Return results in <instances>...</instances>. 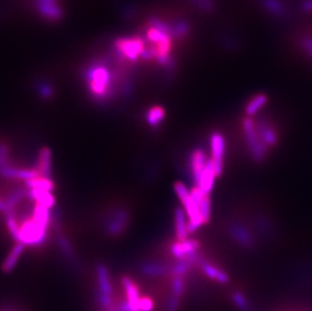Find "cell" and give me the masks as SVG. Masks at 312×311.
Instances as JSON below:
<instances>
[{
    "label": "cell",
    "instance_id": "obj_1",
    "mask_svg": "<svg viewBox=\"0 0 312 311\" xmlns=\"http://www.w3.org/2000/svg\"><path fill=\"white\" fill-rule=\"evenodd\" d=\"M174 191L182 204V208L186 212L188 218V232L189 235L197 231L204 223L199 211V205L193 200L190 194V189L188 187L178 181L174 184Z\"/></svg>",
    "mask_w": 312,
    "mask_h": 311
},
{
    "label": "cell",
    "instance_id": "obj_2",
    "mask_svg": "<svg viewBox=\"0 0 312 311\" xmlns=\"http://www.w3.org/2000/svg\"><path fill=\"white\" fill-rule=\"evenodd\" d=\"M243 131L252 159L257 163L262 162L266 158L268 147L262 141L252 117L246 116L243 119Z\"/></svg>",
    "mask_w": 312,
    "mask_h": 311
},
{
    "label": "cell",
    "instance_id": "obj_3",
    "mask_svg": "<svg viewBox=\"0 0 312 311\" xmlns=\"http://www.w3.org/2000/svg\"><path fill=\"white\" fill-rule=\"evenodd\" d=\"M48 229L33 217L27 218L23 224H20V238L18 243L25 247H40L48 238Z\"/></svg>",
    "mask_w": 312,
    "mask_h": 311
},
{
    "label": "cell",
    "instance_id": "obj_4",
    "mask_svg": "<svg viewBox=\"0 0 312 311\" xmlns=\"http://www.w3.org/2000/svg\"><path fill=\"white\" fill-rule=\"evenodd\" d=\"M210 146V161L213 165V169L216 177H220L223 173L224 156L226 150V141L223 134L219 131H214L209 137Z\"/></svg>",
    "mask_w": 312,
    "mask_h": 311
},
{
    "label": "cell",
    "instance_id": "obj_5",
    "mask_svg": "<svg viewBox=\"0 0 312 311\" xmlns=\"http://www.w3.org/2000/svg\"><path fill=\"white\" fill-rule=\"evenodd\" d=\"M129 214L125 208L113 210L105 223V231L110 237H118L127 227Z\"/></svg>",
    "mask_w": 312,
    "mask_h": 311
},
{
    "label": "cell",
    "instance_id": "obj_6",
    "mask_svg": "<svg viewBox=\"0 0 312 311\" xmlns=\"http://www.w3.org/2000/svg\"><path fill=\"white\" fill-rule=\"evenodd\" d=\"M208 160H209V157L202 147H197L193 149L192 152L190 153L188 166H189V171L194 181V185L198 182L204 168L206 167Z\"/></svg>",
    "mask_w": 312,
    "mask_h": 311
},
{
    "label": "cell",
    "instance_id": "obj_7",
    "mask_svg": "<svg viewBox=\"0 0 312 311\" xmlns=\"http://www.w3.org/2000/svg\"><path fill=\"white\" fill-rule=\"evenodd\" d=\"M200 244L197 240L187 239L184 241L175 242L171 246V254L178 260L192 258L198 255Z\"/></svg>",
    "mask_w": 312,
    "mask_h": 311
},
{
    "label": "cell",
    "instance_id": "obj_8",
    "mask_svg": "<svg viewBox=\"0 0 312 311\" xmlns=\"http://www.w3.org/2000/svg\"><path fill=\"white\" fill-rule=\"evenodd\" d=\"M216 175L213 169V165L210 161V158L206 164V167L204 168L198 182L194 185L197 186L205 195H210V193L213 190L215 180H216Z\"/></svg>",
    "mask_w": 312,
    "mask_h": 311
},
{
    "label": "cell",
    "instance_id": "obj_9",
    "mask_svg": "<svg viewBox=\"0 0 312 311\" xmlns=\"http://www.w3.org/2000/svg\"><path fill=\"white\" fill-rule=\"evenodd\" d=\"M229 234L232 239L242 247L250 249L254 246V239L251 231L241 223H232L229 228Z\"/></svg>",
    "mask_w": 312,
    "mask_h": 311
},
{
    "label": "cell",
    "instance_id": "obj_10",
    "mask_svg": "<svg viewBox=\"0 0 312 311\" xmlns=\"http://www.w3.org/2000/svg\"><path fill=\"white\" fill-rule=\"evenodd\" d=\"M52 167V150L50 149V147L44 146L39 151L36 169L39 171L40 176L45 178H51Z\"/></svg>",
    "mask_w": 312,
    "mask_h": 311
},
{
    "label": "cell",
    "instance_id": "obj_11",
    "mask_svg": "<svg viewBox=\"0 0 312 311\" xmlns=\"http://www.w3.org/2000/svg\"><path fill=\"white\" fill-rule=\"evenodd\" d=\"M174 225L175 234L178 241H184L188 239V218L186 212L182 207H177L174 213Z\"/></svg>",
    "mask_w": 312,
    "mask_h": 311
},
{
    "label": "cell",
    "instance_id": "obj_12",
    "mask_svg": "<svg viewBox=\"0 0 312 311\" xmlns=\"http://www.w3.org/2000/svg\"><path fill=\"white\" fill-rule=\"evenodd\" d=\"M198 264H199V267H200L201 271L203 272V274L206 277H208L209 279H211L215 282H218L220 284H225L228 282L227 274L224 271H222L221 269H219L216 266L210 264L209 262H207L205 260H201V259H199Z\"/></svg>",
    "mask_w": 312,
    "mask_h": 311
},
{
    "label": "cell",
    "instance_id": "obj_13",
    "mask_svg": "<svg viewBox=\"0 0 312 311\" xmlns=\"http://www.w3.org/2000/svg\"><path fill=\"white\" fill-rule=\"evenodd\" d=\"M256 126L262 141L267 147H273L278 143V133L271 124L266 121H260Z\"/></svg>",
    "mask_w": 312,
    "mask_h": 311
},
{
    "label": "cell",
    "instance_id": "obj_14",
    "mask_svg": "<svg viewBox=\"0 0 312 311\" xmlns=\"http://www.w3.org/2000/svg\"><path fill=\"white\" fill-rule=\"evenodd\" d=\"M27 197L34 200L36 203L41 204L49 209L53 208L56 204V199L52 192L38 189H29Z\"/></svg>",
    "mask_w": 312,
    "mask_h": 311
},
{
    "label": "cell",
    "instance_id": "obj_15",
    "mask_svg": "<svg viewBox=\"0 0 312 311\" xmlns=\"http://www.w3.org/2000/svg\"><path fill=\"white\" fill-rule=\"evenodd\" d=\"M25 246L21 243H17L14 248L11 250V252L9 253L8 257L6 258V260L3 263L2 269L5 273H11L16 266L18 265L23 253L25 252Z\"/></svg>",
    "mask_w": 312,
    "mask_h": 311
},
{
    "label": "cell",
    "instance_id": "obj_16",
    "mask_svg": "<svg viewBox=\"0 0 312 311\" xmlns=\"http://www.w3.org/2000/svg\"><path fill=\"white\" fill-rule=\"evenodd\" d=\"M96 273H97L98 284H99V292L106 294V295H111L112 287H111L110 276H109V271L107 267L105 265L99 264L96 268Z\"/></svg>",
    "mask_w": 312,
    "mask_h": 311
},
{
    "label": "cell",
    "instance_id": "obj_17",
    "mask_svg": "<svg viewBox=\"0 0 312 311\" xmlns=\"http://www.w3.org/2000/svg\"><path fill=\"white\" fill-rule=\"evenodd\" d=\"M169 271L170 269L168 267L159 263L147 262L140 266V272L148 277H162L165 276Z\"/></svg>",
    "mask_w": 312,
    "mask_h": 311
},
{
    "label": "cell",
    "instance_id": "obj_18",
    "mask_svg": "<svg viewBox=\"0 0 312 311\" xmlns=\"http://www.w3.org/2000/svg\"><path fill=\"white\" fill-rule=\"evenodd\" d=\"M198 261H199L198 255L192 258L179 260L170 268V273L173 275V277H182L190 270L191 266L194 263H198Z\"/></svg>",
    "mask_w": 312,
    "mask_h": 311
},
{
    "label": "cell",
    "instance_id": "obj_19",
    "mask_svg": "<svg viewBox=\"0 0 312 311\" xmlns=\"http://www.w3.org/2000/svg\"><path fill=\"white\" fill-rule=\"evenodd\" d=\"M26 186L28 189H38V190H45L52 192L55 189V182L52 178H45V177H37L26 181Z\"/></svg>",
    "mask_w": 312,
    "mask_h": 311
},
{
    "label": "cell",
    "instance_id": "obj_20",
    "mask_svg": "<svg viewBox=\"0 0 312 311\" xmlns=\"http://www.w3.org/2000/svg\"><path fill=\"white\" fill-rule=\"evenodd\" d=\"M166 116L165 110L161 106H153L149 108L145 115V120L147 124L151 127H158L164 120Z\"/></svg>",
    "mask_w": 312,
    "mask_h": 311
},
{
    "label": "cell",
    "instance_id": "obj_21",
    "mask_svg": "<svg viewBox=\"0 0 312 311\" xmlns=\"http://www.w3.org/2000/svg\"><path fill=\"white\" fill-rule=\"evenodd\" d=\"M268 98L265 94H258L255 97H253L246 106V114L248 117L255 116L266 104H267Z\"/></svg>",
    "mask_w": 312,
    "mask_h": 311
},
{
    "label": "cell",
    "instance_id": "obj_22",
    "mask_svg": "<svg viewBox=\"0 0 312 311\" xmlns=\"http://www.w3.org/2000/svg\"><path fill=\"white\" fill-rule=\"evenodd\" d=\"M28 194V191L24 188H20V189H17L15 190L14 192H12L5 201L6 205H7V208H8V212L10 211H15V208L16 206L27 196ZM7 212V213H8ZM6 213V214H7Z\"/></svg>",
    "mask_w": 312,
    "mask_h": 311
},
{
    "label": "cell",
    "instance_id": "obj_23",
    "mask_svg": "<svg viewBox=\"0 0 312 311\" xmlns=\"http://www.w3.org/2000/svg\"><path fill=\"white\" fill-rule=\"evenodd\" d=\"M5 215H6L7 226L10 230V234L13 237V239L16 240V242L18 243L19 238H20V223L16 217V213L15 211H10Z\"/></svg>",
    "mask_w": 312,
    "mask_h": 311
},
{
    "label": "cell",
    "instance_id": "obj_24",
    "mask_svg": "<svg viewBox=\"0 0 312 311\" xmlns=\"http://www.w3.org/2000/svg\"><path fill=\"white\" fill-rule=\"evenodd\" d=\"M58 246L62 252V254L69 260V261H75V254L73 251V248L70 244V242L67 240L66 237L59 235L58 236Z\"/></svg>",
    "mask_w": 312,
    "mask_h": 311
},
{
    "label": "cell",
    "instance_id": "obj_25",
    "mask_svg": "<svg viewBox=\"0 0 312 311\" xmlns=\"http://www.w3.org/2000/svg\"><path fill=\"white\" fill-rule=\"evenodd\" d=\"M199 211H200V215L202 217L203 223L207 224L210 221L211 218V199H210V195H206L201 203L199 204Z\"/></svg>",
    "mask_w": 312,
    "mask_h": 311
},
{
    "label": "cell",
    "instance_id": "obj_26",
    "mask_svg": "<svg viewBox=\"0 0 312 311\" xmlns=\"http://www.w3.org/2000/svg\"><path fill=\"white\" fill-rule=\"evenodd\" d=\"M171 288H172V295L180 298L185 289V283L183 277H173Z\"/></svg>",
    "mask_w": 312,
    "mask_h": 311
},
{
    "label": "cell",
    "instance_id": "obj_27",
    "mask_svg": "<svg viewBox=\"0 0 312 311\" xmlns=\"http://www.w3.org/2000/svg\"><path fill=\"white\" fill-rule=\"evenodd\" d=\"M97 301L100 305V307L106 311H109L113 307V302L111 295H106L98 291L97 293Z\"/></svg>",
    "mask_w": 312,
    "mask_h": 311
},
{
    "label": "cell",
    "instance_id": "obj_28",
    "mask_svg": "<svg viewBox=\"0 0 312 311\" xmlns=\"http://www.w3.org/2000/svg\"><path fill=\"white\" fill-rule=\"evenodd\" d=\"M9 145L5 142L0 143V168L9 164Z\"/></svg>",
    "mask_w": 312,
    "mask_h": 311
},
{
    "label": "cell",
    "instance_id": "obj_29",
    "mask_svg": "<svg viewBox=\"0 0 312 311\" xmlns=\"http://www.w3.org/2000/svg\"><path fill=\"white\" fill-rule=\"evenodd\" d=\"M139 311H151L153 308V302L148 297H143L139 299L138 303Z\"/></svg>",
    "mask_w": 312,
    "mask_h": 311
},
{
    "label": "cell",
    "instance_id": "obj_30",
    "mask_svg": "<svg viewBox=\"0 0 312 311\" xmlns=\"http://www.w3.org/2000/svg\"><path fill=\"white\" fill-rule=\"evenodd\" d=\"M180 305V298L171 296L167 302V311H177Z\"/></svg>",
    "mask_w": 312,
    "mask_h": 311
},
{
    "label": "cell",
    "instance_id": "obj_31",
    "mask_svg": "<svg viewBox=\"0 0 312 311\" xmlns=\"http://www.w3.org/2000/svg\"><path fill=\"white\" fill-rule=\"evenodd\" d=\"M233 299H235L236 304L238 306H240L241 308H245L247 306V300L245 299V297L241 293H235Z\"/></svg>",
    "mask_w": 312,
    "mask_h": 311
}]
</instances>
